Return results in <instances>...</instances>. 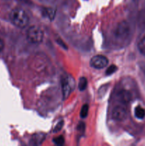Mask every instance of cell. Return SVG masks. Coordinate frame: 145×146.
I'll list each match as a JSON object with an SVG mask.
<instances>
[{"mask_svg":"<svg viewBox=\"0 0 145 146\" xmlns=\"http://www.w3.org/2000/svg\"><path fill=\"white\" fill-rule=\"evenodd\" d=\"M11 21L16 27L24 29L27 27L29 23V18L28 14L23 9L17 7L14 9L10 14Z\"/></svg>","mask_w":145,"mask_h":146,"instance_id":"obj_1","label":"cell"},{"mask_svg":"<svg viewBox=\"0 0 145 146\" xmlns=\"http://www.w3.org/2000/svg\"><path fill=\"white\" fill-rule=\"evenodd\" d=\"M63 125V121H60L58 124H57L56 126L55 127V129H54V132H58L62 128Z\"/></svg>","mask_w":145,"mask_h":146,"instance_id":"obj_13","label":"cell"},{"mask_svg":"<svg viewBox=\"0 0 145 146\" xmlns=\"http://www.w3.org/2000/svg\"><path fill=\"white\" fill-rule=\"evenodd\" d=\"M129 26H128L127 23L125 22V21H123V22H121L118 25L116 30V34L117 36L123 37L127 35L128 33H129Z\"/></svg>","mask_w":145,"mask_h":146,"instance_id":"obj_5","label":"cell"},{"mask_svg":"<svg viewBox=\"0 0 145 146\" xmlns=\"http://www.w3.org/2000/svg\"><path fill=\"white\" fill-rule=\"evenodd\" d=\"M4 42L1 38H0V51H2L4 49Z\"/></svg>","mask_w":145,"mask_h":146,"instance_id":"obj_14","label":"cell"},{"mask_svg":"<svg viewBox=\"0 0 145 146\" xmlns=\"http://www.w3.org/2000/svg\"><path fill=\"white\" fill-rule=\"evenodd\" d=\"M26 37L28 41L32 44H40L44 39V31L37 26H31L27 30Z\"/></svg>","mask_w":145,"mask_h":146,"instance_id":"obj_2","label":"cell"},{"mask_svg":"<svg viewBox=\"0 0 145 146\" xmlns=\"http://www.w3.org/2000/svg\"><path fill=\"white\" fill-rule=\"evenodd\" d=\"M127 117V110L123 106H117L112 111V118L117 121H122Z\"/></svg>","mask_w":145,"mask_h":146,"instance_id":"obj_4","label":"cell"},{"mask_svg":"<svg viewBox=\"0 0 145 146\" xmlns=\"http://www.w3.org/2000/svg\"><path fill=\"white\" fill-rule=\"evenodd\" d=\"M117 70V67L115 65H111L110 66H109L107 68L106 71V75H111L113 73H115V71Z\"/></svg>","mask_w":145,"mask_h":146,"instance_id":"obj_12","label":"cell"},{"mask_svg":"<svg viewBox=\"0 0 145 146\" xmlns=\"http://www.w3.org/2000/svg\"><path fill=\"white\" fill-rule=\"evenodd\" d=\"M88 111H89V107L88 104H85L82 107V109L80 111V117L82 118H86L88 114Z\"/></svg>","mask_w":145,"mask_h":146,"instance_id":"obj_10","label":"cell"},{"mask_svg":"<svg viewBox=\"0 0 145 146\" xmlns=\"http://www.w3.org/2000/svg\"><path fill=\"white\" fill-rule=\"evenodd\" d=\"M88 86V81H87L86 78L85 77H81L79 80V84H78V88H79L80 91H82L85 90Z\"/></svg>","mask_w":145,"mask_h":146,"instance_id":"obj_8","label":"cell"},{"mask_svg":"<svg viewBox=\"0 0 145 146\" xmlns=\"http://www.w3.org/2000/svg\"><path fill=\"white\" fill-rule=\"evenodd\" d=\"M53 142L57 145H63L64 143H65V139L63 136H58L56 138H54L53 139Z\"/></svg>","mask_w":145,"mask_h":146,"instance_id":"obj_11","label":"cell"},{"mask_svg":"<svg viewBox=\"0 0 145 146\" xmlns=\"http://www.w3.org/2000/svg\"><path fill=\"white\" fill-rule=\"evenodd\" d=\"M63 92L64 98L68 97V95L71 94V87L68 79H65L63 81Z\"/></svg>","mask_w":145,"mask_h":146,"instance_id":"obj_6","label":"cell"},{"mask_svg":"<svg viewBox=\"0 0 145 146\" xmlns=\"http://www.w3.org/2000/svg\"><path fill=\"white\" fill-rule=\"evenodd\" d=\"M134 115L138 119H143L145 117V109L138 106L134 109Z\"/></svg>","mask_w":145,"mask_h":146,"instance_id":"obj_7","label":"cell"},{"mask_svg":"<svg viewBox=\"0 0 145 146\" xmlns=\"http://www.w3.org/2000/svg\"><path fill=\"white\" fill-rule=\"evenodd\" d=\"M108 58L103 55H96L92 57L90 61L91 66L96 69H101L108 65Z\"/></svg>","mask_w":145,"mask_h":146,"instance_id":"obj_3","label":"cell"},{"mask_svg":"<svg viewBox=\"0 0 145 146\" xmlns=\"http://www.w3.org/2000/svg\"><path fill=\"white\" fill-rule=\"evenodd\" d=\"M138 49L143 55H145V36L143 37L138 43Z\"/></svg>","mask_w":145,"mask_h":146,"instance_id":"obj_9","label":"cell"}]
</instances>
